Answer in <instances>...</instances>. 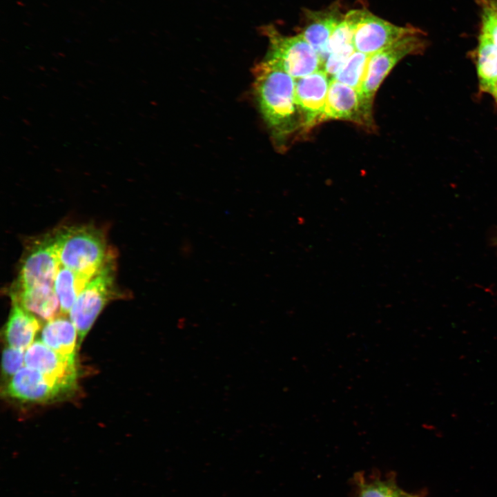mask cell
Wrapping results in <instances>:
<instances>
[{
	"mask_svg": "<svg viewBox=\"0 0 497 497\" xmlns=\"http://www.w3.org/2000/svg\"><path fill=\"white\" fill-rule=\"evenodd\" d=\"M295 79L263 59L254 68V93L260 113L277 142H281L302 122L295 99Z\"/></svg>",
	"mask_w": 497,
	"mask_h": 497,
	"instance_id": "cell-1",
	"label": "cell"
},
{
	"mask_svg": "<svg viewBox=\"0 0 497 497\" xmlns=\"http://www.w3.org/2000/svg\"><path fill=\"white\" fill-rule=\"evenodd\" d=\"M60 264L72 271L97 275L111 260L103 233L92 226H63L52 235Z\"/></svg>",
	"mask_w": 497,
	"mask_h": 497,
	"instance_id": "cell-2",
	"label": "cell"
},
{
	"mask_svg": "<svg viewBox=\"0 0 497 497\" xmlns=\"http://www.w3.org/2000/svg\"><path fill=\"white\" fill-rule=\"evenodd\" d=\"M425 34L420 31L401 38L392 44L369 55L367 68L359 95L367 124L372 122V106L380 86L393 67L407 55L425 50Z\"/></svg>",
	"mask_w": 497,
	"mask_h": 497,
	"instance_id": "cell-3",
	"label": "cell"
},
{
	"mask_svg": "<svg viewBox=\"0 0 497 497\" xmlns=\"http://www.w3.org/2000/svg\"><path fill=\"white\" fill-rule=\"evenodd\" d=\"M269 40L264 59L276 65L295 79L322 69L323 63L313 47L299 33L282 35L273 25L262 28Z\"/></svg>",
	"mask_w": 497,
	"mask_h": 497,
	"instance_id": "cell-4",
	"label": "cell"
},
{
	"mask_svg": "<svg viewBox=\"0 0 497 497\" xmlns=\"http://www.w3.org/2000/svg\"><path fill=\"white\" fill-rule=\"evenodd\" d=\"M113 260L86 286L69 312L70 319L78 333V343L92 327L106 304L115 297Z\"/></svg>",
	"mask_w": 497,
	"mask_h": 497,
	"instance_id": "cell-5",
	"label": "cell"
},
{
	"mask_svg": "<svg viewBox=\"0 0 497 497\" xmlns=\"http://www.w3.org/2000/svg\"><path fill=\"white\" fill-rule=\"evenodd\" d=\"M60 266L52 235L34 240L26 248L14 288L53 286Z\"/></svg>",
	"mask_w": 497,
	"mask_h": 497,
	"instance_id": "cell-6",
	"label": "cell"
},
{
	"mask_svg": "<svg viewBox=\"0 0 497 497\" xmlns=\"http://www.w3.org/2000/svg\"><path fill=\"white\" fill-rule=\"evenodd\" d=\"M420 31L410 25H394L366 10L354 30L353 45L356 51L371 55L404 37Z\"/></svg>",
	"mask_w": 497,
	"mask_h": 497,
	"instance_id": "cell-7",
	"label": "cell"
},
{
	"mask_svg": "<svg viewBox=\"0 0 497 497\" xmlns=\"http://www.w3.org/2000/svg\"><path fill=\"white\" fill-rule=\"evenodd\" d=\"M25 364L39 371L68 391L75 387L77 378L75 356L61 354L42 341L34 342L26 350Z\"/></svg>",
	"mask_w": 497,
	"mask_h": 497,
	"instance_id": "cell-8",
	"label": "cell"
},
{
	"mask_svg": "<svg viewBox=\"0 0 497 497\" xmlns=\"http://www.w3.org/2000/svg\"><path fill=\"white\" fill-rule=\"evenodd\" d=\"M330 80L322 69L295 79V99L303 128L309 129L321 122Z\"/></svg>",
	"mask_w": 497,
	"mask_h": 497,
	"instance_id": "cell-9",
	"label": "cell"
},
{
	"mask_svg": "<svg viewBox=\"0 0 497 497\" xmlns=\"http://www.w3.org/2000/svg\"><path fill=\"white\" fill-rule=\"evenodd\" d=\"M68 392L39 371L27 366L21 368L6 382L7 396L23 402H47Z\"/></svg>",
	"mask_w": 497,
	"mask_h": 497,
	"instance_id": "cell-10",
	"label": "cell"
},
{
	"mask_svg": "<svg viewBox=\"0 0 497 497\" xmlns=\"http://www.w3.org/2000/svg\"><path fill=\"white\" fill-rule=\"evenodd\" d=\"M344 17L339 1L321 10H304V24L300 34L315 50L323 65L329 39Z\"/></svg>",
	"mask_w": 497,
	"mask_h": 497,
	"instance_id": "cell-11",
	"label": "cell"
},
{
	"mask_svg": "<svg viewBox=\"0 0 497 497\" xmlns=\"http://www.w3.org/2000/svg\"><path fill=\"white\" fill-rule=\"evenodd\" d=\"M333 119L367 124L359 92L355 88L331 79L321 122Z\"/></svg>",
	"mask_w": 497,
	"mask_h": 497,
	"instance_id": "cell-12",
	"label": "cell"
},
{
	"mask_svg": "<svg viewBox=\"0 0 497 497\" xmlns=\"http://www.w3.org/2000/svg\"><path fill=\"white\" fill-rule=\"evenodd\" d=\"M10 293L12 301L41 320L49 321L60 315L59 302L52 286L13 287Z\"/></svg>",
	"mask_w": 497,
	"mask_h": 497,
	"instance_id": "cell-13",
	"label": "cell"
},
{
	"mask_svg": "<svg viewBox=\"0 0 497 497\" xmlns=\"http://www.w3.org/2000/svg\"><path fill=\"white\" fill-rule=\"evenodd\" d=\"M41 327L39 319L12 301V306L6 324L4 335L8 346L26 350L34 342Z\"/></svg>",
	"mask_w": 497,
	"mask_h": 497,
	"instance_id": "cell-14",
	"label": "cell"
},
{
	"mask_svg": "<svg viewBox=\"0 0 497 497\" xmlns=\"http://www.w3.org/2000/svg\"><path fill=\"white\" fill-rule=\"evenodd\" d=\"M41 341L61 354L75 356L78 333L70 319L62 315L47 321L41 330Z\"/></svg>",
	"mask_w": 497,
	"mask_h": 497,
	"instance_id": "cell-15",
	"label": "cell"
},
{
	"mask_svg": "<svg viewBox=\"0 0 497 497\" xmlns=\"http://www.w3.org/2000/svg\"><path fill=\"white\" fill-rule=\"evenodd\" d=\"M95 276L59 266L53 287L62 314L69 313L79 293Z\"/></svg>",
	"mask_w": 497,
	"mask_h": 497,
	"instance_id": "cell-16",
	"label": "cell"
},
{
	"mask_svg": "<svg viewBox=\"0 0 497 497\" xmlns=\"http://www.w3.org/2000/svg\"><path fill=\"white\" fill-rule=\"evenodd\" d=\"M476 68L480 89L486 92L497 79V46L482 35L476 52Z\"/></svg>",
	"mask_w": 497,
	"mask_h": 497,
	"instance_id": "cell-17",
	"label": "cell"
},
{
	"mask_svg": "<svg viewBox=\"0 0 497 497\" xmlns=\"http://www.w3.org/2000/svg\"><path fill=\"white\" fill-rule=\"evenodd\" d=\"M369 58V55L355 50L332 79L355 88L359 92Z\"/></svg>",
	"mask_w": 497,
	"mask_h": 497,
	"instance_id": "cell-18",
	"label": "cell"
},
{
	"mask_svg": "<svg viewBox=\"0 0 497 497\" xmlns=\"http://www.w3.org/2000/svg\"><path fill=\"white\" fill-rule=\"evenodd\" d=\"M359 487L358 497H407L409 494L402 490L392 477L362 481Z\"/></svg>",
	"mask_w": 497,
	"mask_h": 497,
	"instance_id": "cell-19",
	"label": "cell"
},
{
	"mask_svg": "<svg viewBox=\"0 0 497 497\" xmlns=\"http://www.w3.org/2000/svg\"><path fill=\"white\" fill-rule=\"evenodd\" d=\"M25 364L24 350L11 347H6L2 353V373L8 380L17 373Z\"/></svg>",
	"mask_w": 497,
	"mask_h": 497,
	"instance_id": "cell-20",
	"label": "cell"
},
{
	"mask_svg": "<svg viewBox=\"0 0 497 497\" xmlns=\"http://www.w3.org/2000/svg\"><path fill=\"white\" fill-rule=\"evenodd\" d=\"M355 51L353 43H351L331 53L326 59L322 70L332 79Z\"/></svg>",
	"mask_w": 497,
	"mask_h": 497,
	"instance_id": "cell-21",
	"label": "cell"
},
{
	"mask_svg": "<svg viewBox=\"0 0 497 497\" xmlns=\"http://www.w3.org/2000/svg\"><path fill=\"white\" fill-rule=\"evenodd\" d=\"M481 35L497 46V17L483 13Z\"/></svg>",
	"mask_w": 497,
	"mask_h": 497,
	"instance_id": "cell-22",
	"label": "cell"
},
{
	"mask_svg": "<svg viewBox=\"0 0 497 497\" xmlns=\"http://www.w3.org/2000/svg\"><path fill=\"white\" fill-rule=\"evenodd\" d=\"M483 12L497 17V0H481Z\"/></svg>",
	"mask_w": 497,
	"mask_h": 497,
	"instance_id": "cell-23",
	"label": "cell"
},
{
	"mask_svg": "<svg viewBox=\"0 0 497 497\" xmlns=\"http://www.w3.org/2000/svg\"><path fill=\"white\" fill-rule=\"evenodd\" d=\"M180 251L182 255L188 257L193 251L192 244L191 242H188V241L183 242L180 246Z\"/></svg>",
	"mask_w": 497,
	"mask_h": 497,
	"instance_id": "cell-24",
	"label": "cell"
},
{
	"mask_svg": "<svg viewBox=\"0 0 497 497\" xmlns=\"http://www.w3.org/2000/svg\"><path fill=\"white\" fill-rule=\"evenodd\" d=\"M486 92H488L493 95L494 97L497 96V79L495 82L488 88Z\"/></svg>",
	"mask_w": 497,
	"mask_h": 497,
	"instance_id": "cell-25",
	"label": "cell"
},
{
	"mask_svg": "<svg viewBox=\"0 0 497 497\" xmlns=\"http://www.w3.org/2000/svg\"><path fill=\"white\" fill-rule=\"evenodd\" d=\"M407 497H420V495L419 494H409V495Z\"/></svg>",
	"mask_w": 497,
	"mask_h": 497,
	"instance_id": "cell-26",
	"label": "cell"
},
{
	"mask_svg": "<svg viewBox=\"0 0 497 497\" xmlns=\"http://www.w3.org/2000/svg\"><path fill=\"white\" fill-rule=\"evenodd\" d=\"M494 98H495V99H496V102H497V96L495 97Z\"/></svg>",
	"mask_w": 497,
	"mask_h": 497,
	"instance_id": "cell-27",
	"label": "cell"
}]
</instances>
